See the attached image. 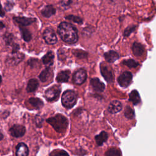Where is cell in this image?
I'll list each match as a JSON object with an SVG mask.
<instances>
[{
    "instance_id": "obj_8",
    "label": "cell",
    "mask_w": 156,
    "mask_h": 156,
    "mask_svg": "<svg viewBox=\"0 0 156 156\" xmlns=\"http://www.w3.org/2000/svg\"><path fill=\"white\" fill-rule=\"evenodd\" d=\"M132 79V74L130 72L125 71L122 73L118 77V82L122 87H127L129 85Z\"/></svg>"
},
{
    "instance_id": "obj_16",
    "label": "cell",
    "mask_w": 156,
    "mask_h": 156,
    "mask_svg": "<svg viewBox=\"0 0 156 156\" xmlns=\"http://www.w3.org/2000/svg\"><path fill=\"white\" fill-rule=\"evenodd\" d=\"M54 58V55L53 52L49 51L42 58L43 63L47 66H50L53 64Z\"/></svg>"
},
{
    "instance_id": "obj_2",
    "label": "cell",
    "mask_w": 156,
    "mask_h": 156,
    "mask_svg": "<svg viewBox=\"0 0 156 156\" xmlns=\"http://www.w3.org/2000/svg\"><path fill=\"white\" fill-rule=\"evenodd\" d=\"M46 121L58 132H65L68 126V121L67 118L60 114H57L53 117L49 118Z\"/></svg>"
},
{
    "instance_id": "obj_5",
    "label": "cell",
    "mask_w": 156,
    "mask_h": 156,
    "mask_svg": "<svg viewBox=\"0 0 156 156\" xmlns=\"http://www.w3.org/2000/svg\"><path fill=\"white\" fill-rule=\"evenodd\" d=\"M60 91L61 89L59 86L54 85L46 90L44 96L48 101H53L58 98Z\"/></svg>"
},
{
    "instance_id": "obj_6",
    "label": "cell",
    "mask_w": 156,
    "mask_h": 156,
    "mask_svg": "<svg viewBox=\"0 0 156 156\" xmlns=\"http://www.w3.org/2000/svg\"><path fill=\"white\" fill-rule=\"evenodd\" d=\"M43 38L45 41L49 44H54L57 41L56 34L51 28H47L43 32Z\"/></svg>"
},
{
    "instance_id": "obj_11",
    "label": "cell",
    "mask_w": 156,
    "mask_h": 156,
    "mask_svg": "<svg viewBox=\"0 0 156 156\" xmlns=\"http://www.w3.org/2000/svg\"><path fill=\"white\" fill-rule=\"evenodd\" d=\"M4 40L6 44L9 45L12 47V52L18 51V49L20 48V46L17 43H16L13 41V36L11 34H6L5 35H4Z\"/></svg>"
},
{
    "instance_id": "obj_31",
    "label": "cell",
    "mask_w": 156,
    "mask_h": 156,
    "mask_svg": "<svg viewBox=\"0 0 156 156\" xmlns=\"http://www.w3.org/2000/svg\"><path fill=\"white\" fill-rule=\"evenodd\" d=\"M73 54L77 57L79 58H85L87 55V53L82 51V50H74L73 51Z\"/></svg>"
},
{
    "instance_id": "obj_14",
    "label": "cell",
    "mask_w": 156,
    "mask_h": 156,
    "mask_svg": "<svg viewBox=\"0 0 156 156\" xmlns=\"http://www.w3.org/2000/svg\"><path fill=\"white\" fill-rule=\"evenodd\" d=\"M122 109V104L121 102L118 101H112L108 107V110L111 113H116L121 111Z\"/></svg>"
},
{
    "instance_id": "obj_4",
    "label": "cell",
    "mask_w": 156,
    "mask_h": 156,
    "mask_svg": "<svg viewBox=\"0 0 156 156\" xmlns=\"http://www.w3.org/2000/svg\"><path fill=\"white\" fill-rule=\"evenodd\" d=\"M24 55L18 51L12 52L6 58L5 63L8 66H15L20 63L24 58Z\"/></svg>"
},
{
    "instance_id": "obj_25",
    "label": "cell",
    "mask_w": 156,
    "mask_h": 156,
    "mask_svg": "<svg viewBox=\"0 0 156 156\" xmlns=\"http://www.w3.org/2000/svg\"><path fill=\"white\" fill-rule=\"evenodd\" d=\"M29 102L35 109H40L43 106V101L38 98H30Z\"/></svg>"
},
{
    "instance_id": "obj_23",
    "label": "cell",
    "mask_w": 156,
    "mask_h": 156,
    "mask_svg": "<svg viewBox=\"0 0 156 156\" xmlns=\"http://www.w3.org/2000/svg\"><path fill=\"white\" fill-rule=\"evenodd\" d=\"M107 138H108V134L105 131L101 132L99 135L95 136V140L96 141V143L99 146H101L104 143H105L107 141Z\"/></svg>"
},
{
    "instance_id": "obj_24",
    "label": "cell",
    "mask_w": 156,
    "mask_h": 156,
    "mask_svg": "<svg viewBox=\"0 0 156 156\" xmlns=\"http://www.w3.org/2000/svg\"><path fill=\"white\" fill-rule=\"evenodd\" d=\"M129 100L134 104L136 105L140 102V97L138 92L136 90H132L129 94Z\"/></svg>"
},
{
    "instance_id": "obj_36",
    "label": "cell",
    "mask_w": 156,
    "mask_h": 156,
    "mask_svg": "<svg viewBox=\"0 0 156 156\" xmlns=\"http://www.w3.org/2000/svg\"><path fill=\"white\" fill-rule=\"evenodd\" d=\"M2 138H3V135H2V133H1V132L0 131V141H1Z\"/></svg>"
},
{
    "instance_id": "obj_26",
    "label": "cell",
    "mask_w": 156,
    "mask_h": 156,
    "mask_svg": "<svg viewBox=\"0 0 156 156\" xmlns=\"http://www.w3.org/2000/svg\"><path fill=\"white\" fill-rule=\"evenodd\" d=\"M20 30H21V35L23 37V38L24 41H29L31 40V38H32L31 34L26 28L21 27H20Z\"/></svg>"
},
{
    "instance_id": "obj_21",
    "label": "cell",
    "mask_w": 156,
    "mask_h": 156,
    "mask_svg": "<svg viewBox=\"0 0 156 156\" xmlns=\"http://www.w3.org/2000/svg\"><path fill=\"white\" fill-rule=\"evenodd\" d=\"M38 87V82L35 79H31L29 80L27 85V91L29 93L35 91Z\"/></svg>"
},
{
    "instance_id": "obj_37",
    "label": "cell",
    "mask_w": 156,
    "mask_h": 156,
    "mask_svg": "<svg viewBox=\"0 0 156 156\" xmlns=\"http://www.w3.org/2000/svg\"><path fill=\"white\" fill-rule=\"evenodd\" d=\"M1 80H2V78H1V76H0V83H1Z\"/></svg>"
},
{
    "instance_id": "obj_13",
    "label": "cell",
    "mask_w": 156,
    "mask_h": 156,
    "mask_svg": "<svg viewBox=\"0 0 156 156\" xmlns=\"http://www.w3.org/2000/svg\"><path fill=\"white\" fill-rule=\"evenodd\" d=\"M29 154V149L24 143H20L16 147V155L18 156H26Z\"/></svg>"
},
{
    "instance_id": "obj_9",
    "label": "cell",
    "mask_w": 156,
    "mask_h": 156,
    "mask_svg": "<svg viewBox=\"0 0 156 156\" xmlns=\"http://www.w3.org/2000/svg\"><path fill=\"white\" fill-rule=\"evenodd\" d=\"M101 72L102 76L108 82H112L113 80L112 69L107 65L102 63L101 65Z\"/></svg>"
},
{
    "instance_id": "obj_18",
    "label": "cell",
    "mask_w": 156,
    "mask_h": 156,
    "mask_svg": "<svg viewBox=\"0 0 156 156\" xmlns=\"http://www.w3.org/2000/svg\"><path fill=\"white\" fill-rule=\"evenodd\" d=\"M70 72L68 70L62 71L58 73L57 76L56 80L58 82H66L68 81L69 78Z\"/></svg>"
},
{
    "instance_id": "obj_17",
    "label": "cell",
    "mask_w": 156,
    "mask_h": 156,
    "mask_svg": "<svg viewBox=\"0 0 156 156\" xmlns=\"http://www.w3.org/2000/svg\"><path fill=\"white\" fill-rule=\"evenodd\" d=\"M104 57L107 62L113 63L119 58V55L114 51H110L104 54Z\"/></svg>"
},
{
    "instance_id": "obj_34",
    "label": "cell",
    "mask_w": 156,
    "mask_h": 156,
    "mask_svg": "<svg viewBox=\"0 0 156 156\" xmlns=\"http://www.w3.org/2000/svg\"><path fill=\"white\" fill-rule=\"evenodd\" d=\"M0 16H2V17L4 16V12L3 9H2V6H1V4H0Z\"/></svg>"
},
{
    "instance_id": "obj_12",
    "label": "cell",
    "mask_w": 156,
    "mask_h": 156,
    "mask_svg": "<svg viewBox=\"0 0 156 156\" xmlns=\"http://www.w3.org/2000/svg\"><path fill=\"white\" fill-rule=\"evenodd\" d=\"M90 83L93 89L97 91H102L105 89V85L98 78L94 77L90 80Z\"/></svg>"
},
{
    "instance_id": "obj_20",
    "label": "cell",
    "mask_w": 156,
    "mask_h": 156,
    "mask_svg": "<svg viewBox=\"0 0 156 156\" xmlns=\"http://www.w3.org/2000/svg\"><path fill=\"white\" fill-rule=\"evenodd\" d=\"M51 75H52V71L50 69L49 66H48L41 71V73L39 75V78L41 82H45L49 79Z\"/></svg>"
},
{
    "instance_id": "obj_7",
    "label": "cell",
    "mask_w": 156,
    "mask_h": 156,
    "mask_svg": "<svg viewBox=\"0 0 156 156\" xmlns=\"http://www.w3.org/2000/svg\"><path fill=\"white\" fill-rule=\"evenodd\" d=\"M86 78H87L86 71L83 68H80L77 69L74 73L73 76V80L74 83L77 85H80V84H82L85 81Z\"/></svg>"
},
{
    "instance_id": "obj_30",
    "label": "cell",
    "mask_w": 156,
    "mask_h": 156,
    "mask_svg": "<svg viewBox=\"0 0 156 156\" xmlns=\"http://www.w3.org/2000/svg\"><path fill=\"white\" fill-rule=\"evenodd\" d=\"M65 18H66V19H67L68 20L72 21L78 23V24H81L82 23V20L79 16H76L74 15H68V16H66Z\"/></svg>"
},
{
    "instance_id": "obj_19",
    "label": "cell",
    "mask_w": 156,
    "mask_h": 156,
    "mask_svg": "<svg viewBox=\"0 0 156 156\" xmlns=\"http://www.w3.org/2000/svg\"><path fill=\"white\" fill-rule=\"evenodd\" d=\"M55 13V8L51 5H48L45 6L41 10V14L44 17H50L54 15Z\"/></svg>"
},
{
    "instance_id": "obj_33",
    "label": "cell",
    "mask_w": 156,
    "mask_h": 156,
    "mask_svg": "<svg viewBox=\"0 0 156 156\" xmlns=\"http://www.w3.org/2000/svg\"><path fill=\"white\" fill-rule=\"evenodd\" d=\"M133 29H134V28H133V27H132V29H130H130H129V30H128V29H127L126 30L125 32H124V34H125L124 35H129V34L132 31H133Z\"/></svg>"
},
{
    "instance_id": "obj_29",
    "label": "cell",
    "mask_w": 156,
    "mask_h": 156,
    "mask_svg": "<svg viewBox=\"0 0 156 156\" xmlns=\"http://www.w3.org/2000/svg\"><path fill=\"white\" fill-rule=\"evenodd\" d=\"M105 155L107 156H115V155H121V153L119 150L116 148H112L109 149L106 153Z\"/></svg>"
},
{
    "instance_id": "obj_1",
    "label": "cell",
    "mask_w": 156,
    "mask_h": 156,
    "mask_svg": "<svg viewBox=\"0 0 156 156\" xmlns=\"http://www.w3.org/2000/svg\"><path fill=\"white\" fill-rule=\"evenodd\" d=\"M57 32L61 39L66 43L73 44L76 43L78 40L76 28L69 23H61L58 27Z\"/></svg>"
},
{
    "instance_id": "obj_28",
    "label": "cell",
    "mask_w": 156,
    "mask_h": 156,
    "mask_svg": "<svg viewBox=\"0 0 156 156\" xmlns=\"http://www.w3.org/2000/svg\"><path fill=\"white\" fill-rule=\"evenodd\" d=\"M125 116L127 118L132 119L134 116V112L133 110L129 106H126V109H125V112H124Z\"/></svg>"
},
{
    "instance_id": "obj_10",
    "label": "cell",
    "mask_w": 156,
    "mask_h": 156,
    "mask_svg": "<svg viewBox=\"0 0 156 156\" xmlns=\"http://www.w3.org/2000/svg\"><path fill=\"white\" fill-rule=\"evenodd\" d=\"M10 135L15 138L23 136L26 132V128L24 126L20 124L13 125L9 130Z\"/></svg>"
},
{
    "instance_id": "obj_22",
    "label": "cell",
    "mask_w": 156,
    "mask_h": 156,
    "mask_svg": "<svg viewBox=\"0 0 156 156\" xmlns=\"http://www.w3.org/2000/svg\"><path fill=\"white\" fill-rule=\"evenodd\" d=\"M132 51L135 55L140 56L144 52V48L140 43L135 42L133 44Z\"/></svg>"
},
{
    "instance_id": "obj_15",
    "label": "cell",
    "mask_w": 156,
    "mask_h": 156,
    "mask_svg": "<svg viewBox=\"0 0 156 156\" xmlns=\"http://www.w3.org/2000/svg\"><path fill=\"white\" fill-rule=\"evenodd\" d=\"M13 20L20 24L22 26H27L35 21V18H27V17H14Z\"/></svg>"
},
{
    "instance_id": "obj_32",
    "label": "cell",
    "mask_w": 156,
    "mask_h": 156,
    "mask_svg": "<svg viewBox=\"0 0 156 156\" xmlns=\"http://www.w3.org/2000/svg\"><path fill=\"white\" fill-rule=\"evenodd\" d=\"M50 155H54L55 156H58V155H68V154L65 152V151H60L58 152H55V151H53L51 154H50Z\"/></svg>"
},
{
    "instance_id": "obj_27",
    "label": "cell",
    "mask_w": 156,
    "mask_h": 156,
    "mask_svg": "<svg viewBox=\"0 0 156 156\" xmlns=\"http://www.w3.org/2000/svg\"><path fill=\"white\" fill-rule=\"evenodd\" d=\"M122 63L129 68H135L139 65V63L137 62L133 59L125 60L122 62Z\"/></svg>"
},
{
    "instance_id": "obj_3",
    "label": "cell",
    "mask_w": 156,
    "mask_h": 156,
    "mask_svg": "<svg viewBox=\"0 0 156 156\" xmlns=\"http://www.w3.org/2000/svg\"><path fill=\"white\" fill-rule=\"evenodd\" d=\"M76 101L77 94L74 91L68 90L63 93L62 96V103L65 107H73L76 104Z\"/></svg>"
},
{
    "instance_id": "obj_35",
    "label": "cell",
    "mask_w": 156,
    "mask_h": 156,
    "mask_svg": "<svg viewBox=\"0 0 156 156\" xmlns=\"http://www.w3.org/2000/svg\"><path fill=\"white\" fill-rule=\"evenodd\" d=\"M4 24L2 23V22H0V30H1L2 29H3L4 27Z\"/></svg>"
}]
</instances>
